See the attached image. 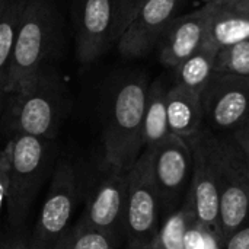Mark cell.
I'll return each mask as SVG.
<instances>
[{"label":"cell","instance_id":"d4e9b609","mask_svg":"<svg viewBox=\"0 0 249 249\" xmlns=\"http://www.w3.org/2000/svg\"><path fill=\"white\" fill-rule=\"evenodd\" d=\"M9 156L4 149L0 150V216L3 210V204L6 203L7 193H9Z\"/></svg>","mask_w":249,"mask_h":249},{"label":"cell","instance_id":"ffe728a7","mask_svg":"<svg viewBox=\"0 0 249 249\" xmlns=\"http://www.w3.org/2000/svg\"><path fill=\"white\" fill-rule=\"evenodd\" d=\"M190 223L196 222L190 210L184 206L162 222L159 233L152 247L155 249H187V235Z\"/></svg>","mask_w":249,"mask_h":249},{"label":"cell","instance_id":"603a6c76","mask_svg":"<svg viewBox=\"0 0 249 249\" xmlns=\"http://www.w3.org/2000/svg\"><path fill=\"white\" fill-rule=\"evenodd\" d=\"M146 0H112V25L109 41L117 42Z\"/></svg>","mask_w":249,"mask_h":249},{"label":"cell","instance_id":"7402d4cb","mask_svg":"<svg viewBox=\"0 0 249 249\" xmlns=\"http://www.w3.org/2000/svg\"><path fill=\"white\" fill-rule=\"evenodd\" d=\"M216 71L249 79V39L217 51Z\"/></svg>","mask_w":249,"mask_h":249},{"label":"cell","instance_id":"4316f807","mask_svg":"<svg viewBox=\"0 0 249 249\" xmlns=\"http://www.w3.org/2000/svg\"><path fill=\"white\" fill-rule=\"evenodd\" d=\"M223 247L225 249H249V220L223 242Z\"/></svg>","mask_w":249,"mask_h":249},{"label":"cell","instance_id":"836d02e7","mask_svg":"<svg viewBox=\"0 0 249 249\" xmlns=\"http://www.w3.org/2000/svg\"><path fill=\"white\" fill-rule=\"evenodd\" d=\"M149 249H155V248H153V247H150V248H149Z\"/></svg>","mask_w":249,"mask_h":249},{"label":"cell","instance_id":"4fadbf2b","mask_svg":"<svg viewBox=\"0 0 249 249\" xmlns=\"http://www.w3.org/2000/svg\"><path fill=\"white\" fill-rule=\"evenodd\" d=\"M112 0H85L79 32L77 57L80 63L95 61L111 42Z\"/></svg>","mask_w":249,"mask_h":249},{"label":"cell","instance_id":"9c48e42d","mask_svg":"<svg viewBox=\"0 0 249 249\" xmlns=\"http://www.w3.org/2000/svg\"><path fill=\"white\" fill-rule=\"evenodd\" d=\"M76 193L74 169L67 160H61L54 169L47 198L31 236V249H54L69 233Z\"/></svg>","mask_w":249,"mask_h":249},{"label":"cell","instance_id":"6da1fadb","mask_svg":"<svg viewBox=\"0 0 249 249\" xmlns=\"http://www.w3.org/2000/svg\"><path fill=\"white\" fill-rule=\"evenodd\" d=\"M185 142L193 155V181L185 207L197 226L217 232L219 198L225 178L244 158L226 137L204 127Z\"/></svg>","mask_w":249,"mask_h":249},{"label":"cell","instance_id":"484cf974","mask_svg":"<svg viewBox=\"0 0 249 249\" xmlns=\"http://www.w3.org/2000/svg\"><path fill=\"white\" fill-rule=\"evenodd\" d=\"M0 249H31V236L25 231L12 232L3 239L0 236Z\"/></svg>","mask_w":249,"mask_h":249},{"label":"cell","instance_id":"8fae6325","mask_svg":"<svg viewBox=\"0 0 249 249\" xmlns=\"http://www.w3.org/2000/svg\"><path fill=\"white\" fill-rule=\"evenodd\" d=\"M216 9L217 0H212L194 12L177 16L169 23L159 42V60L165 67L174 70L206 45L209 26Z\"/></svg>","mask_w":249,"mask_h":249},{"label":"cell","instance_id":"277c9868","mask_svg":"<svg viewBox=\"0 0 249 249\" xmlns=\"http://www.w3.org/2000/svg\"><path fill=\"white\" fill-rule=\"evenodd\" d=\"M9 156L7 222L10 232L22 231L29 207L54 159V143L26 134L9 136L4 146Z\"/></svg>","mask_w":249,"mask_h":249},{"label":"cell","instance_id":"4dcf8cb0","mask_svg":"<svg viewBox=\"0 0 249 249\" xmlns=\"http://www.w3.org/2000/svg\"><path fill=\"white\" fill-rule=\"evenodd\" d=\"M244 179H245V182H247V185H248V188H249V162L248 160H245V163H244Z\"/></svg>","mask_w":249,"mask_h":249},{"label":"cell","instance_id":"ac0fdd59","mask_svg":"<svg viewBox=\"0 0 249 249\" xmlns=\"http://www.w3.org/2000/svg\"><path fill=\"white\" fill-rule=\"evenodd\" d=\"M217 50L204 45L174 69L175 83L196 93H201L216 73Z\"/></svg>","mask_w":249,"mask_h":249},{"label":"cell","instance_id":"cb8c5ba5","mask_svg":"<svg viewBox=\"0 0 249 249\" xmlns=\"http://www.w3.org/2000/svg\"><path fill=\"white\" fill-rule=\"evenodd\" d=\"M231 144L236 149V152L249 162V120L238 127L231 136L226 137Z\"/></svg>","mask_w":249,"mask_h":249},{"label":"cell","instance_id":"83f0119b","mask_svg":"<svg viewBox=\"0 0 249 249\" xmlns=\"http://www.w3.org/2000/svg\"><path fill=\"white\" fill-rule=\"evenodd\" d=\"M223 1L233 6V7H238V9L248 10L249 12V0H223Z\"/></svg>","mask_w":249,"mask_h":249},{"label":"cell","instance_id":"2e32d148","mask_svg":"<svg viewBox=\"0 0 249 249\" xmlns=\"http://www.w3.org/2000/svg\"><path fill=\"white\" fill-rule=\"evenodd\" d=\"M249 39V12L217 0L216 13L210 22L206 45L222 50Z\"/></svg>","mask_w":249,"mask_h":249},{"label":"cell","instance_id":"9a60e30c","mask_svg":"<svg viewBox=\"0 0 249 249\" xmlns=\"http://www.w3.org/2000/svg\"><path fill=\"white\" fill-rule=\"evenodd\" d=\"M166 117L171 134H175L184 140L197 134L204 127L200 93L178 85L168 88Z\"/></svg>","mask_w":249,"mask_h":249},{"label":"cell","instance_id":"8992f818","mask_svg":"<svg viewBox=\"0 0 249 249\" xmlns=\"http://www.w3.org/2000/svg\"><path fill=\"white\" fill-rule=\"evenodd\" d=\"M158 190L152 174L150 150L144 149L128 171L123 233L125 249H149L162 226Z\"/></svg>","mask_w":249,"mask_h":249},{"label":"cell","instance_id":"1f68e13d","mask_svg":"<svg viewBox=\"0 0 249 249\" xmlns=\"http://www.w3.org/2000/svg\"><path fill=\"white\" fill-rule=\"evenodd\" d=\"M67 241H69V233H67V235H66V236H64L58 244H57V245H55V248L54 249H67Z\"/></svg>","mask_w":249,"mask_h":249},{"label":"cell","instance_id":"5bb4252c","mask_svg":"<svg viewBox=\"0 0 249 249\" xmlns=\"http://www.w3.org/2000/svg\"><path fill=\"white\" fill-rule=\"evenodd\" d=\"M244 163L245 159L228 172L220 191L217 233L222 242L249 220V188L244 179Z\"/></svg>","mask_w":249,"mask_h":249},{"label":"cell","instance_id":"5b68a950","mask_svg":"<svg viewBox=\"0 0 249 249\" xmlns=\"http://www.w3.org/2000/svg\"><path fill=\"white\" fill-rule=\"evenodd\" d=\"M53 0H28L10 55L6 93L19 90L42 66L54 35Z\"/></svg>","mask_w":249,"mask_h":249},{"label":"cell","instance_id":"e0dca14e","mask_svg":"<svg viewBox=\"0 0 249 249\" xmlns=\"http://www.w3.org/2000/svg\"><path fill=\"white\" fill-rule=\"evenodd\" d=\"M166 88L162 80L153 82L147 89V99L143 118V144L152 149L163 142L169 134L166 117Z\"/></svg>","mask_w":249,"mask_h":249},{"label":"cell","instance_id":"7a4b0ae2","mask_svg":"<svg viewBox=\"0 0 249 249\" xmlns=\"http://www.w3.org/2000/svg\"><path fill=\"white\" fill-rule=\"evenodd\" d=\"M66 93L58 73L42 66L19 90L7 95L1 125L9 136L26 134L53 140L66 112Z\"/></svg>","mask_w":249,"mask_h":249},{"label":"cell","instance_id":"f1b7e54d","mask_svg":"<svg viewBox=\"0 0 249 249\" xmlns=\"http://www.w3.org/2000/svg\"><path fill=\"white\" fill-rule=\"evenodd\" d=\"M6 99H7V93H6L4 88L0 85V125H1V120H3V112H4V107H6Z\"/></svg>","mask_w":249,"mask_h":249},{"label":"cell","instance_id":"44dd1931","mask_svg":"<svg viewBox=\"0 0 249 249\" xmlns=\"http://www.w3.org/2000/svg\"><path fill=\"white\" fill-rule=\"evenodd\" d=\"M67 249H118V235L96 231L77 222L69 231Z\"/></svg>","mask_w":249,"mask_h":249},{"label":"cell","instance_id":"52a82bcc","mask_svg":"<svg viewBox=\"0 0 249 249\" xmlns=\"http://www.w3.org/2000/svg\"><path fill=\"white\" fill-rule=\"evenodd\" d=\"M147 150H150L153 181L160 201L162 220H165L187 206L193 181V155L188 143L175 134H169Z\"/></svg>","mask_w":249,"mask_h":249},{"label":"cell","instance_id":"30bf717a","mask_svg":"<svg viewBox=\"0 0 249 249\" xmlns=\"http://www.w3.org/2000/svg\"><path fill=\"white\" fill-rule=\"evenodd\" d=\"M182 0H146L117 41L124 58H142L160 42L169 23L177 18Z\"/></svg>","mask_w":249,"mask_h":249},{"label":"cell","instance_id":"d6986e66","mask_svg":"<svg viewBox=\"0 0 249 249\" xmlns=\"http://www.w3.org/2000/svg\"><path fill=\"white\" fill-rule=\"evenodd\" d=\"M28 0H10L7 10L0 19V85L6 90L10 55L22 23Z\"/></svg>","mask_w":249,"mask_h":249},{"label":"cell","instance_id":"ba28073f","mask_svg":"<svg viewBox=\"0 0 249 249\" xmlns=\"http://www.w3.org/2000/svg\"><path fill=\"white\" fill-rule=\"evenodd\" d=\"M204 128L228 137L249 120V79L214 73L200 93Z\"/></svg>","mask_w":249,"mask_h":249},{"label":"cell","instance_id":"f546056e","mask_svg":"<svg viewBox=\"0 0 249 249\" xmlns=\"http://www.w3.org/2000/svg\"><path fill=\"white\" fill-rule=\"evenodd\" d=\"M9 4H10V0H0V19L3 18V15L7 10Z\"/></svg>","mask_w":249,"mask_h":249},{"label":"cell","instance_id":"d6a6232c","mask_svg":"<svg viewBox=\"0 0 249 249\" xmlns=\"http://www.w3.org/2000/svg\"><path fill=\"white\" fill-rule=\"evenodd\" d=\"M203 3H207V1H212V0H201Z\"/></svg>","mask_w":249,"mask_h":249},{"label":"cell","instance_id":"7c38bea8","mask_svg":"<svg viewBox=\"0 0 249 249\" xmlns=\"http://www.w3.org/2000/svg\"><path fill=\"white\" fill-rule=\"evenodd\" d=\"M105 169L107 175L101 179L96 191L88 201L79 222L88 228L118 235L124 223L128 171Z\"/></svg>","mask_w":249,"mask_h":249},{"label":"cell","instance_id":"3957f363","mask_svg":"<svg viewBox=\"0 0 249 249\" xmlns=\"http://www.w3.org/2000/svg\"><path fill=\"white\" fill-rule=\"evenodd\" d=\"M147 89L144 76H131L114 90L102 131L105 168L130 171L143 153Z\"/></svg>","mask_w":249,"mask_h":249}]
</instances>
